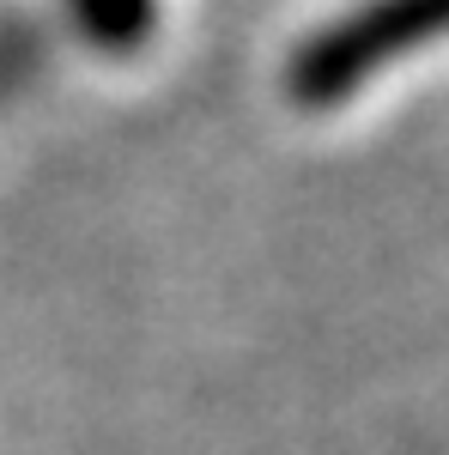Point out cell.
<instances>
[{
  "mask_svg": "<svg viewBox=\"0 0 449 455\" xmlns=\"http://www.w3.org/2000/svg\"><path fill=\"white\" fill-rule=\"evenodd\" d=\"M444 36H449V0H365L298 49L292 92L304 104L352 98L365 79H377L401 55H413L425 43H444Z\"/></svg>",
  "mask_w": 449,
  "mask_h": 455,
  "instance_id": "cell-1",
  "label": "cell"
},
{
  "mask_svg": "<svg viewBox=\"0 0 449 455\" xmlns=\"http://www.w3.org/2000/svg\"><path fill=\"white\" fill-rule=\"evenodd\" d=\"M73 12L109 49H134L152 36V0H73Z\"/></svg>",
  "mask_w": 449,
  "mask_h": 455,
  "instance_id": "cell-2",
  "label": "cell"
}]
</instances>
